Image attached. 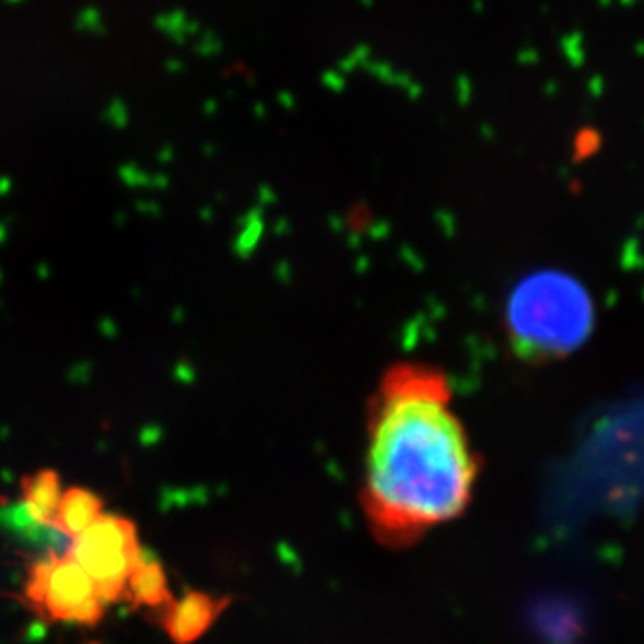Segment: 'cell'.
Listing matches in <instances>:
<instances>
[{
	"mask_svg": "<svg viewBox=\"0 0 644 644\" xmlns=\"http://www.w3.org/2000/svg\"><path fill=\"white\" fill-rule=\"evenodd\" d=\"M172 593L167 586L166 572L157 559H153L149 552H143L139 565L128 579L124 600L132 607L144 609H166L172 602Z\"/></svg>",
	"mask_w": 644,
	"mask_h": 644,
	"instance_id": "6",
	"label": "cell"
},
{
	"mask_svg": "<svg viewBox=\"0 0 644 644\" xmlns=\"http://www.w3.org/2000/svg\"><path fill=\"white\" fill-rule=\"evenodd\" d=\"M593 327L586 289L563 272H538L517 286L506 306V329L527 359L565 356Z\"/></svg>",
	"mask_w": 644,
	"mask_h": 644,
	"instance_id": "2",
	"label": "cell"
},
{
	"mask_svg": "<svg viewBox=\"0 0 644 644\" xmlns=\"http://www.w3.org/2000/svg\"><path fill=\"white\" fill-rule=\"evenodd\" d=\"M226 600L212 597L208 593H187L185 597L172 598L166 609H162V623L169 641L176 644H191L199 641L224 611Z\"/></svg>",
	"mask_w": 644,
	"mask_h": 644,
	"instance_id": "5",
	"label": "cell"
},
{
	"mask_svg": "<svg viewBox=\"0 0 644 644\" xmlns=\"http://www.w3.org/2000/svg\"><path fill=\"white\" fill-rule=\"evenodd\" d=\"M25 598L40 618L75 625H95L109 607L89 573L66 550L48 552L32 565L25 582Z\"/></svg>",
	"mask_w": 644,
	"mask_h": 644,
	"instance_id": "3",
	"label": "cell"
},
{
	"mask_svg": "<svg viewBox=\"0 0 644 644\" xmlns=\"http://www.w3.org/2000/svg\"><path fill=\"white\" fill-rule=\"evenodd\" d=\"M478 456L453 410L444 373L402 362L371 405L362 511L375 540L406 549L460 517L473 499Z\"/></svg>",
	"mask_w": 644,
	"mask_h": 644,
	"instance_id": "1",
	"label": "cell"
},
{
	"mask_svg": "<svg viewBox=\"0 0 644 644\" xmlns=\"http://www.w3.org/2000/svg\"><path fill=\"white\" fill-rule=\"evenodd\" d=\"M66 552L89 573L103 600L114 605L124 600L128 579L144 550L139 542L137 525L120 515L103 513L68 542Z\"/></svg>",
	"mask_w": 644,
	"mask_h": 644,
	"instance_id": "4",
	"label": "cell"
},
{
	"mask_svg": "<svg viewBox=\"0 0 644 644\" xmlns=\"http://www.w3.org/2000/svg\"><path fill=\"white\" fill-rule=\"evenodd\" d=\"M103 513H105L103 502L91 490L68 488L61 492L50 529H55L66 540H72L89 525L96 522Z\"/></svg>",
	"mask_w": 644,
	"mask_h": 644,
	"instance_id": "7",
	"label": "cell"
},
{
	"mask_svg": "<svg viewBox=\"0 0 644 644\" xmlns=\"http://www.w3.org/2000/svg\"><path fill=\"white\" fill-rule=\"evenodd\" d=\"M61 483L55 473H38L34 478L25 479L24 483V502L22 513L30 524L40 525V527H50L55 519V511L61 499Z\"/></svg>",
	"mask_w": 644,
	"mask_h": 644,
	"instance_id": "8",
	"label": "cell"
}]
</instances>
